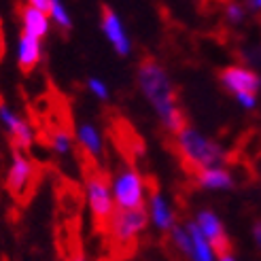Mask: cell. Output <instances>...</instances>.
I'll use <instances>...</instances> for the list:
<instances>
[{"label": "cell", "instance_id": "cell-1", "mask_svg": "<svg viewBox=\"0 0 261 261\" xmlns=\"http://www.w3.org/2000/svg\"><path fill=\"white\" fill-rule=\"evenodd\" d=\"M138 87L145 100L151 104V109L158 115V119L168 132L176 134L185 125V117L180 113L178 98L172 85V79L168 70L158 60L147 58L138 66Z\"/></svg>", "mask_w": 261, "mask_h": 261}, {"label": "cell", "instance_id": "cell-2", "mask_svg": "<svg viewBox=\"0 0 261 261\" xmlns=\"http://www.w3.org/2000/svg\"><path fill=\"white\" fill-rule=\"evenodd\" d=\"M174 138H176V149L180 153V158L185 160L187 166L195 168V172L204 170V168L223 166L225 149L221 147L217 140L202 134L200 129H195V127L185 123L174 134Z\"/></svg>", "mask_w": 261, "mask_h": 261}, {"label": "cell", "instance_id": "cell-3", "mask_svg": "<svg viewBox=\"0 0 261 261\" xmlns=\"http://www.w3.org/2000/svg\"><path fill=\"white\" fill-rule=\"evenodd\" d=\"M111 191L115 206L121 211H134V208H145L147 204V187L142 178L132 166H123L117 170L111 180Z\"/></svg>", "mask_w": 261, "mask_h": 261}, {"label": "cell", "instance_id": "cell-4", "mask_svg": "<svg viewBox=\"0 0 261 261\" xmlns=\"http://www.w3.org/2000/svg\"><path fill=\"white\" fill-rule=\"evenodd\" d=\"M85 195H87V206L94 221L98 225H107L117 208L113 200V191H111V180L107 178V174H102L100 170L87 172Z\"/></svg>", "mask_w": 261, "mask_h": 261}, {"label": "cell", "instance_id": "cell-5", "mask_svg": "<svg viewBox=\"0 0 261 261\" xmlns=\"http://www.w3.org/2000/svg\"><path fill=\"white\" fill-rule=\"evenodd\" d=\"M149 223V213L145 208H134V211H121L115 208L113 217L109 219V233L117 244H132L140 231H145Z\"/></svg>", "mask_w": 261, "mask_h": 261}, {"label": "cell", "instance_id": "cell-6", "mask_svg": "<svg viewBox=\"0 0 261 261\" xmlns=\"http://www.w3.org/2000/svg\"><path fill=\"white\" fill-rule=\"evenodd\" d=\"M195 225L200 227V231L204 233V238L213 244V249L217 251V255H223L229 253V238L225 233L223 227V221L219 219V215L211 208H200L195 213Z\"/></svg>", "mask_w": 261, "mask_h": 261}, {"label": "cell", "instance_id": "cell-7", "mask_svg": "<svg viewBox=\"0 0 261 261\" xmlns=\"http://www.w3.org/2000/svg\"><path fill=\"white\" fill-rule=\"evenodd\" d=\"M100 25H102V32L107 36V41L111 43V47L115 49L117 56L121 58H127L132 54V41L121 23V17L117 15L113 9H109L107 5L102 7V13H100Z\"/></svg>", "mask_w": 261, "mask_h": 261}, {"label": "cell", "instance_id": "cell-8", "mask_svg": "<svg viewBox=\"0 0 261 261\" xmlns=\"http://www.w3.org/2000/svg\"><path fill=\"white\" fill-rule=\"evenodd\" d=\"M221 85L223 89H227L229 94L238 96V94H257L261 87V79L259 74L246 66H227L221 70L219 74Z\"/></svg>", "mask_w": 261, "mask_h": 261}, {"label": "cell", "instance_id": "cell-9", "mask_svg": "<svg viewBox=\"0 0 261 261\" xmlns=\"http://www.w3.org/2000/svg\"><path fill=\"white\" fill-rule=\"evenodd\" d=\"M0 123L5 125V129L9 132L11 140L15 142L17 149H28L34 140V132L32 125L23 119L21 115H17L11 107H7L5 102H0Z\"/></svg>", "mask_w": 261, "mask_h": 261}, {"label": "cell", "instance_id": "cell-10", "mask_svg": "<svg viewBox=\"0 0 261 261\" xmlns=\"http://www.w3.org/2000/svg\"><path fill=\"white\" fill-rule=\"evenodd\" d=\"M32 176H34L32 162L25 158L19 149H15L13 151V160H11V166H9V172H7V189L13 195H19V193H23L25 189H28Z\"/></svg>", "mask_w": 261, "mask_h": 261}, {"label": "cell", "instance_id": "cell-11", "mask_svg": "<svg viewBox=\"0 0 261 261\" xmlns=\"http://www.w3.org/2000/svg\"><path fill=\"white\" fill-rule=\"evenodd\" d=\"M147 213H149V221L158 227L160 231H168L176 225V215H174V208L172 204L168 202V198L160 191V189H153L149 195V202H147Z\"/></svg>", "mask_w": 261, "mask_h": 261}, {"label": "cell", "instance_id": "cell-12", "mask_svg": "<svg viewBox=\"0 0 261 261\" xmlns=\"http://www.w3.org/2000/svg\"><path fill=\"white\" fill-rule=\"evenodd\" d=\"M74 138H76V145L85 151L87 158L100 160L104 155V138L100 134V129L91 121H79V125L74 129Z\"/></svg>", "mask_w": 261, "mask_h": 261}, {"label": "cell", "instance_id": "cell-13", "mask_svg": "<svg viewBox=\"0 0 261 261\" xmlns=\"http://www.w3.org/2000/svg\"><path fill=\"white\" fill-rule=\"evenodd\" d=\"M43 60V45L38 38L28 36V34H19L17 41V66L23 74L32 72Z\"/></svg>", "mask_w": 261, "mask_h": 261}, {"label": "cell", "instance_id": "cell-14", "mask_svg": "<svg viewBox=\"0 0 261 261\" xmlns=\"http://www.w3.org/2000/svg\"><path fill=\"white\" fill-rule=\"evenodd\" d=\"M19 21H21V32L38 38V41H43L51 28V19H49L47 13L38 11L30 5H23L19 9Z\"/></svg>", "mask_w": 261, "mask_h": 261}, {"label": "cell", "instance_id": "cell-15", "mask_svg": "<svg viewBox=\"0 0 261 261\" xmlns=\"http://www.w3.org/2000/svg\"><path fill=\"white\" fill-rule=\"evenodd\" d=\"M195 182L208 191H225L233 187V174L225 166H215V168H204V170L195 172Z\"/></svg>", "mask_w": 261, "mask_h": 261}, {"label": "cell", "instance_id": "cell-16", "mask_svg": "<svg viewBox=\"0 0 261 261\" xmlns=\"http://www.w3.org/2000/svg\"><path fill=\"white\" fill-rule=\"evenodd\" d=\"M189 238H191V255L189 261H217L219 255L213 249V244L204 238V233L200 231V227L195 225V221H187L185 223Z\"/></svg>", "mask_w": 261, "mask_h": 261}, {"label": "cell", "instance_id": "cell-17", "mask_svg": "<svg viewBox=\"0 0 261 261\" xmlns=\"http://www.w3.org/2000/svg\"><path fill=\"white\" fill-rule=\"evenodd\" d=\"M49 19L54 21L60 30L64 32H68L72 28V17H70V13L66 9V5L62 3V0H51V7H49Z\"/></svg>", "mask_w": 261, "mask_h": 261}, {"label": "cell", "instance_id": "cell-18", "mask_svg": "<svg viewBox=\"0 0 261 261\" xmlns=\"http://www.w3.org/2000/svg\"><path fill=\"white\" fill-rule=\"evenodd\" d=\"M170 240L174 244V249L180 253V255H185L189 259L191 255V238H189V231L185 225H174L170 229Z\"/></svg>", "mask_w": 261, "mask_h": 261}, {"label": "cell", "instance_id": "cell-19", "mask_svg": "<svg viewBox=\"0 0 261 261\" xmlns=\"http://www.w3.org/2000/svg\"><path fill=\"white\" fill-rule=\"evenodd\" d=\"M51 149L54 153L62 155V158H66V155L72 153V136L68 129H56L54 134H51Z\"/></svg>", "mask_w": 261, "mask_h": 261}, {"label": "cell", "instance_id": "cell-20", "mask_svg": "<svg viewBox=\"0 0 261 261\" xmlns=\"http://www.w3.org/2000/svg\"><path fill=\"white\" fill-rule=\"evenodd\" d=\"M87 89H89V94L94 98H98L100 102H107L111 98L109 85L104 83L102 79H98V76H89V79H87Z\"/></svg>", "mask_w": 261, "mask_h": 261}, {"label": "cell", "instance_id": "cell-21", "mask_svg": "<svg viewBox=\"0 0 261 261\" xmlns=\"http://www.w3.org/2000/svg\"><path fill=\"white\" fill-rule=\"evenodd\" d=\"M246 15V9L240 5V3H227L225 7V19L229 23H240Z\"/></svg>", "mask_w": 261, "mask_h": 261}, {"label": "cell", "instance_id": "cell-22", "mask_svg": "<svg viewBox=\"0 0 261 261\" xmlns=\"http://www.w3.org/2000/svg\"><path fill=\"white\" fill-rule=\"evenodd\" d=\"M236 100H238L240 107L246 109V111H253L257 107V94H238Z\"/></svg>", "mask_w": 261, "mask_h": 261}, {"label": "cell", "instance_id": "cell-23", "mask_svg": "<svg viewBox=\"0 0 261 261\" xmlns=\"http://www.w3.org/2000/svg\"><path fill=\"white\" fill-rule=\"evenodd\" d=\"M25 5H30L38 11H43V13H49V7H51V0H25Z\"/></svg>", "mask_w": 261, "mask_h": 261}, {"label": "cell", "instance_id": "cell-24", "mask_svg": "<svg viewBox=\"0 0 261 261\" xmlns=\"http://www.w3.org/2000/svg\"><path fill=\"white\" fill-rule=\"evenodd\" d=\"M253 238H255V244L261 249V223H255V227H253Z\"/></svg>", "mask_w": 261, "mask_h": 261}, {"label": "cell", "instance_id": "cell-25", "mask_svg": "<svg viewBox=\"0 0 261 261\" xmlns=\"http://www.w3.org/2000/svg\"><path fill=\"white\" fill-rule=\"evenodd\" d=\"M217 261H236V257H233L231 253H223V255H219Z\"/></svg>", "mask_w": 261, "mask_h": 261}, {"label": "cell", "instance_id": "cell-26", "mask_svg": "<svg viewBox=\"0 0 261 261\" xmlns=\"http://www.w3.org/2000/svg\"><path fill=\"white\" fill-rule=\"evenodd\" d=\"M249 5H251L255 11H261V0H249Z\"/></svg>", "mask_w": 261, "mask_h": 261}, {"label": "cell", "instance_id": "cell-27", "mask_svg": "<svg viewBox=\"0 0 261 261\" xmlns=\"http://www.w3.org/2000/svg\"><path fill=\"white\" fill-rule=\"evenodd\" d=\"M70 261H81V259H79V257H74V259H70Z\"/></svg>", "mask_w": 261, "mask_h": 261}, {"label": "cell", "instance_id": "cell-28", "mask_svg": "<svg viewBox=\"0 0 261 261\" xmlns=\"http://www.w3.org/2000/svg\"><path fill=\"white\" fill-rule=\"evenodd\" d=\"M98 261H104V259H98Z\"/></svg>", "mask_w": 261, "mask_h": 261}]
</instances>
